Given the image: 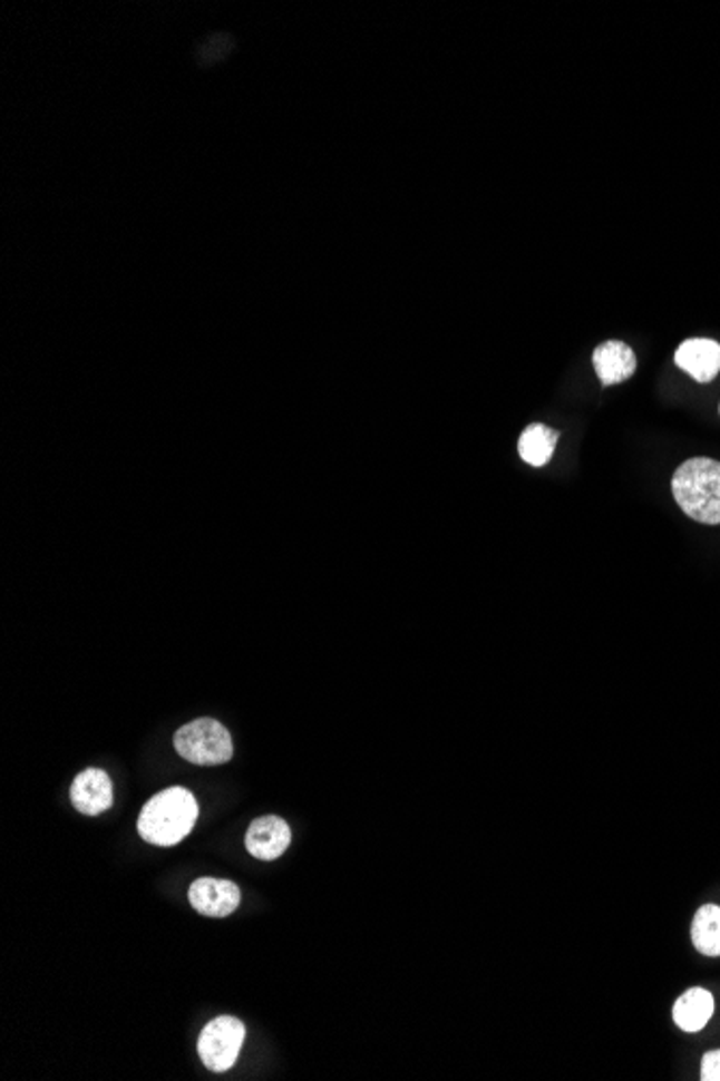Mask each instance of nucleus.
<instances>
[{
    "label": "nucleus",
    "mask_w": 720,
    "mask_h": 1081,
    "mask_svg": "<svg viewBox=\"0 0 720 1081\" xmlns=\"http://www.w3.org/2000/svg\"><path fill=\"white\" fill-rule=\"evenodd\" d=\"M701 1080L720 1081V1049L708 1051L701 1060Z\"/></svg>",
    "instance_id": "ddd939ff"
},
{
    "label": "nucleus",
    "mask_w": 720,
    "mask_h": 1081,
    "mask_svg": "<svg viewBox=\"0 0 720 1081\" xmlns=\"http://www.w3.org/2000/svg\"><path fill=\"white\" fill-rule=\"evenodd\" d=\"M197 816V801L191 790L166 788L145 804L138 816V834L149 845H177L193 831Z\"/></svg>",
    "instance_id": "f257e3e1"
},
{
    "label": "nucleus",
    "mask_w": 720,
    "mask_h": 1081,
    "mask_svg": "<svg viewBox=\"0 0 720 1081\" xmlns=\"http://www.w3.org/2000/svg\"><path fill=\"white\" fill-rule=\"evenodd\" d=\"M673 497L697 523L720 525V462L690 458L673 475Z\"/></svg>",
    "instance_id": "f03ea898"
},
{
    "label": "nucleus",
    "mask_w": 720,
    "mask_h": 1081,
    "mask_svg": "<svg viewBox=\"0 0 720 1081\" xmlns=\"http://www.w3.org/2000/svg\"><path fill=\"white\" fill-rule=\"evenodd\" d=\"M240 887L231 880L198 879L188 889V900L207 917H227L240 905Z\"/></svg>",
    "instance_id": "423d86ee"
},
{
    "label": "nucleus",
    "mask_w": 720,
    "mask_h": 1081,
    "mask_svg": "<svg viewBox=\"0 0 720 1081\" xmlns=\"http://www.w3.org/2000/svg\"><path fill=\"white\" fill-rule=\"evenodd\" d=\"M714 1014V995L701 986L688 989L673 1006V1021L688 1034L701 1032Z\"/></svg>",
    "instance_id": "9d476101"
},
{
    "label": "nucleus",
    "mask_w": 720,
    "mask_h": 1081,
    "mask_svg": "<svg viewBox=\"0 0 720 1081\" xmlns=\"http://www.w3.org/2000/svg\"><path fill=\"white\" fill-rule=\"evenodd\" d=\"M244 1023L235 1016H218L210 1021L198 1036V1055L214 1073H225L235 1064L244 1043Z\"/></svg>",
    "instance_id": "20e7f679"
},
{
    "label": "nucleus",
    "mask_w": 720,
    "mask_h": 1081,
    "mask_svg": "<svg viewBox=\"0 0 720 1081\" xmlns=\"http://www.w3.org/2000/svg\"><path fill=\"white\" fill-rule=\"evenodd\" d=\"M675 363L697 382H712L720 372V343L714 339H687L675 352Z\"/></svg>",
    "instance_id": "6e6552de"
},
{
    "label": "nucleus",
    "mask_w": 720,
    "mask_h": 1081,
    "mask_svg": "<svg viewBox=\"0 0 720 1081\" xmlns=\"http://www.w3.org/2000/svg\"><path fill=\"white\" fill-rule=\"evenodd\" d=\"M173 743L184 760L198 767L225 765L233 756V743L227 728L210 717L179 728Z\"/></svg>",
    "instance_id": "7ed1b4c3"
},
{
    "label": "nucleus",
    "mask_w": 720,
    "mask_h": 1081,
    "mask_svg": "<svg viewBox=\"0 0 720 1081\" xmlns=\"http://www.w3.org/2000/svg\"><path fill=\"white\" fill-rule=\"evenodd\" d=\"M692 944L703 956H720V907L703 905L692 919Z\"/></svg>",
    "instance_id": "f8f14e48"
},
{
    "label": "nucleus",
    "mask_w": 720,
    "mask_h": 1081,
    "mask_svg": "<svg viewBox=\"0 0 720 1081\" xmlns=\"http://www.w3.org/2000/svg\"><path fill=\"white\" fill-rule=\"evenodd\" d=\"M719 410H720V408H719Z\"/></svg>",
    "instance_id": "4468645a"
},
{
    "label": "nucleus",
    "mask_w": 720,
    "mask_h": 1081,
    "mask_svg": "<svg viewBox=\"0 0 720 1081\" xmlns=\"http://www.w3.org/2000/svg\"><path fill=\"white\" fill-rule=\"evenodd\" d=\"M593 368L604 387L625 382L636 372L634 350L617 339L604 341L593 350Z\"/></svg>",
    "instance_id": "1a4fd4ad"
},
{
    "label": "nucleus",
    "mask_w": 720,
    "mask_h": 1081,
    "mask_svg": "<svg viewBox=\"0 0 720 1081\" xmlns=\"http://www.w3.org/2000/svg\"><path fill=\"white\" fill-rule=\"evenodd\" d=\"M558 432L544 426V423H531L518 440V454L526 465L531 467H544L551 462L555 447H557Z\"/></svg>",
    "instance_id": "9b49d317"
},
{
    "label": "nucleus",
    "mask_w": 720,
    "mask_h": 1081,
    "mask_svg": "<svg viewBox=\"0 0 720 1081\" xmlns=\"http://www.w3.org/2000/svg\"><path fill=\"white\" fill-rule=\"evenodd\" d=\"M292 843L290 825L281 816L255 818L246 831V848L253 857L272 861L279 859Z\"/></svg>",
    "instance_id": "39448f33"
},
{
    "label": "nucleus",
    "mask_w": 720,
    "mask_h": 1081,
    "mask_svg": "<svg viewBox=\"0 0 720 1081\" xmlns=\"http://www.w3.org/2000/svg\"><path fill=\"white\" fill-rule=\"evenodd\" d=\"M71 804L85 816H98L113 806V781L101 769H87L71 783Z\"/></svg>",
    "instance_id": "0eeeda50"
}]
</instances>
